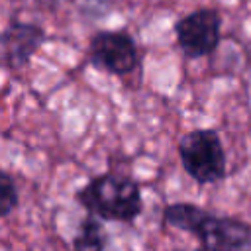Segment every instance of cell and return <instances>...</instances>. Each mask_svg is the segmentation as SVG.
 <instances>
[{"mask_svg":"<svg viewBox=\"0 0 251 251\" xmlns=\"http://www.w3.org/2000/svg\"><path fill=\"white\" fill-rule=\"evenodd\" d=\"M167 226L186 231L198 239L192 251H251V226L233 216H216L190 202L165 206Z\"/></svg>","mask_w":251,"mask_h":251,"instance_id":"1","label":"cell"},{"mask_svg":"<svg viewBox=\"0 0 251 251\" xmlns=\"http://www.w3.org/2000/svg\"><path fill=\"white\" fill-rule=\"evenodd\" d=\"M75 200L88 210L90 216L108 222H133L143 210L139 184L118 173L92 176L76 190Z\"/></svg>","mask_w":251,"mask_h":251,"instance_id":"2","label":"cell"},{"mask_svg":"<svg viewBox=\"0 0 251 251\" xmlns=\"http://www.w3.org/2000/svg\"><path fill=\"white\" fill-rule=\"evenodd\" d=\"M178 157L186 175L198 184H214L226 176V149L212 127H198L178 141Z\"/></svg>","mask_w":251,"mask_h":251,"instance_id":"3","label":"cell"},{"mask_svg":"<svg viewBox=\"0 0 251 251\" xmlns=\"http://www.w3.org/2000/svg\"><path fill=\"white\" fill-rule=\"evenodd\" d=\"M88 61L102 73L126 76L139 67V51L127 29H100L88 39Z\"/></svg>","mask_w":251,"mask_h":251,"instance_id":"4","label":"cell"},{"mask_svg":"<svg viewBox=\"0 0 251 251\" xmlns=\"http://www.w3.org/2000/svg\"><path fill=\"white\" fill-rule=\"evenodd\" d=\"M222 16L214 8H198L175 24L176 43L188 59H200L212 55L222 39Z\"/></svg>","mask_w":251,"mask_h":251,"instance_id":"5","label":"cell"},{"mask_svg":"<svg viewBox=\"0 0 251 251\" xmlns=\"http://www.w3.org/2000/svg\"><path fill=\"white\" fill-rule=\"evenodd\" d=\"M47 33L43 27L27 22H12L4 27L0 49H2V65L4 69L18 71L24 69L29 59L37 53V49L45 43Z\"/></svg>","mask_w":251,"mask_h":251,"instance_id":"6","label":"cell"},{"mask_svg":"<svg viewBox=\"0 0 251 251\" xmlns=\"http://www.w3.org/2000/svg\"><path fill=\"white\" fill-rule=\"evenodd\" d=\"M106 241L108 235L104 226L100 224V218L88 214L78 224V229L73 237V251H104Z\"/></svg>","mask_w":251,"mask_h":251,"instance_id":"7","label":"cell"},{"mask_svg":"<svg viewBox=\"0 0 251 251\" xmlns=\"http://www.w3.org/2000/svg\"><path fill=\"white\" fill-rule=\"evenodd\" d=\"M18 206V188L8 171L0 173V216L6 218Z\"/></svg>","mask_w":251,"mask_h":251,"instance_id":"8","label":"cell"},{"mask_svg":"<svg viewBox=\"0 0 251 251\" xmlns=\"http://www.w3.org/2000/svg\"><path fill=\"white\" fill-rule=\"evenodd\" d=\"M78 6L82 16L90 20H102L112 8V0H78Z\"/></svg>","mask_w":251,"mask_h":251,"instance_id":"9","label":"cell"},{"mask_svg":"<svg viewBox=\"0 0 251 251\" xmlns=\"http://www.w3.org/2000/svg\"><path fill=\"white\" fill-rule=\"evenodd\" d=\"M41 6H45V8H51V10H55L57 6H61L63 2H76V0H37Z\"/></svg>","mask_w":251,"mask_h":251,"instance_id":"10","label":"cell"}]
</instances>
